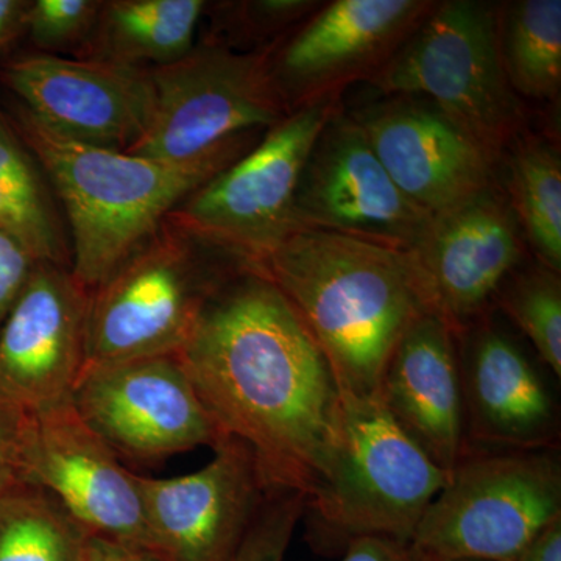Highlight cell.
<instances>
[{"instance_id":"cell-1","label":"cell","mask_w":561,"mask_h":561,"mask_svg":"<svg viewBox=\"0 0 561 561\" xmlns=\"http://www.w3.org/2000/svg\"><path fill=\"white\" fill-rule=\"evenodd\" d=\"M179 354L221 434L253 454L265 489L309 500L327 483L343 446L342 389L267 276H228Z\"/></svg>"},{"instance_id":"cell-2","label":"cell","mask_w":561,"mask_h":561,"mask_svg":"<svg viewBox=\"0 0 561 561\" xmlns=\"http://www.w3.org/2000/svg\"><path fill=\"white\" fill-rule=\"evenodd\" d=\"M330 362L343 393L378 397L383 368L430 312L408 251L302 228L256 265Z\"/></svg>"},{"instance_id":"cell-3","label":"cell","mask_w":561,"mask_h":561,"mask_svg":"<svg viewBox=\"0 0 561 561\" xmlns=\"http://www.w3.org/2000/svg\"><path fill=\"white\" fill-rule=\"evenodd\" d=\"M9 119L60 203L72 250L70 271L90 291L119 271L192 192L264 135L205 160L171 162L62 138L18 102Z\"/></svg>"},{"instance_id":"cell-4","label":"cell","mask_w":561,"mask_h":561,"mask_svg":"<svg viewBox=\"0 0 561 561\" xmlns=\"http://www.w3.org/2000/svg\"><path fill=\"white\" fill-rule=\"evenodd\" d=\"M448 481L379 397L343 393L341 459L327 483L306 500L309 541L317 552L331 556L367 537L411 545Z\"/></svg>"},{"instance_id":"cell-5","label":"cell","mask_w":561,"mask_h":561,"mask_svg":"<svg viewBox=\"0 0 561 561\" xmlns=\"http://www.w3.org/2000/svg\"><path fill=\"white\" fill-rule=\"evenodd\" d=\"M370 83L434 103L497 162L523 135V103L502 68L497 3L435 2Z\"/></svg>"},{"instance_id":"cell-6","label":"cell","mask_w":561,"mask_h":561,"mask_svg":"<svg viewBox=\"0 0 561 561\" xmlns=\"http://www.w3.org/2000/svg\"><path fill=\"white\" fill-rule=\"evenodd\" d=\"M250 267L165 220L90 295L87 365L179 354L216 290Z\"/></svg>"},{"instance_id":"cell-7","label":"cell","mask_w":561,"mask_h":561,"mask_svg":"<svg viewBox=\"0 0 561 561\" xmlns=\"http://www.w3.org/2000/svg\"><path fill=\"white\" fill-rule=\"evenodd\" d=\"M560 518L559 449L468 446L411 546L421 561H513Z\"/></svg>"},{"instance_id":"cell-8","label":"cell","mask_w":561,"mask_h":561,"mask_svg":"<svg viewBox=\"0 0 561 561\" xmlns=\"http://www.w3.org/2000/svg\"><path fill=\"white\" fill-rule=\"evenodd\" d=\"M153 111L127 153L191 162L261 136L290 113L268 66V49L238 51L214 41L149 69Z\"/></svg>"},{"instance_id":"cell-9","label":"cell","mask_w":561,"mask_h":561,"mask_svg":"<svg viewBox=\"0 0 561 561\" xmlns=\"http://www.w3.org/2000/svg\"><path fill=\"white\" fill-rule=\"evenodd\" d=\"M341 105V95H330L290 111L253 149L192 192L168 219L256 267L301 230L295 195L302 168L317 136Z\"/></svg>"},{"instance_id":"cell-10","label":"cell","mask_w":561,"mask_h":561,"mask_svg":"<svg viewBox=\"0 0 561 561\" xmlns=\"http://www.w3.org/2000/svg\"><path fill=\"white\" fill-rule=\"evenodd\" d=\"M70 401L121 460L151 463L227 438L180 354L84 365Z\"/></svg>"},{"instance_id":"cell-11","label":"cell","mask_w":561,"mask_h":561,"mask_svg":"<svg viewBox=\"0 0 561 561\" xmlns=\"http://www.w3.org/2000/svg\"><path fill=\"white\" fill-rule=\"evenodd\" d=\"M22 472L90 537L149 549L138 474L81 420L70 398L24 412Z\"/></svg>"},{"instance_id":"cell-12","label":"cell","mask_w":561,"mask_h":561,"mask_svg":"<svg viewBox=\"0 0 561 561\" xmlns=\"http://www.w3.org/2000/svg\"><path fill=\"white\" fill-rule=\"evenodd\" d=\"M427 311L456 335L493 312L502 284L524 262L518 220L497 184L431 217L408 250Z\"/></svg>"},{"instance_id":"cell-13","label":"cell","mask_w":561,"mask_h":561,"mask_svg":"<svg viewBox=\"0 0 561 561\" xmlns=\"http://www.w3.org/2000/svg\"><path fill=\"white\" fill-rule=\"evenodd\" d=\"M295 217L301 230L339 232L408 251L432 216L402 194L359 124L341 105L302 168Z\"/></svg>"},{"instance_id":"cell-14","label":"cell","mask_w":561,"mask_h":561,"mask_svg":"<svg viewBox=\"0 0 561 561\" xmlns=\"http://www.w3.org/2000/svg\"><path fill=\"white\" fill-rule=\"evenodd\" d=\"M430 0H334L268 49L276 90L289 111L370 80L419 27Z\"/></svg>"},{"instance_id":"cell-15","label":"cell","mask_w":561,"mask_h":561,"mask_svg":"<svg viewBox=\"0 0 561 561\" xmlns=\"http://www.w3.org/2000/svg\"><path fill=\"white\" fill-rule=\"evenodd\" d=\"M201 470L138 474L149 549L164 561H232L268 491L253 454L224 438Z\"/></svg>"},{"instance_id":"cell-16","label":"cell","mask_w":561,"mask_h":561,"mask_svg":"<svg viewBox=\"0 0 561 561\" xmlns=\"http://www.w3.org/2000/svg\"><path fill=\"white\" fill-rule=\"evenodd\" d=\"M0 81L44 127L103 149L130 150L153 111L146 69L32 51L3 61Z\"/></svg>"},{"instance_id":"cell-17","label":"cell","mask_w":561,"mask_h":561,"mask_svg":"<svg viewBox=\"0 0 561 561\" xmlns=\"http://www.w3.org/2000/svg\"><path fill=\"white\" fill-rule=\"evenodd\" d=\"M348 113L402 194L430 216L496 184L497 161L426 99L382 95Z\"/></svg>"},{"instance_id":"cell-18","label":"cell","mask_w":561,"mask_h":561,"mask_svg":"<svg viewBox=\"0 0 561 561\" xmlns=\"http://www.w3.org/2000/svg\"><path fill=\"white\" fill-rule=\"evenodd\" d=\"M91 291L41 262L0 327V402L22 412L69 400L87 365Z\"/></svg>"},{"instance_id":"cell-19","label":"cell","mask_w":561,"mask_h":561,"mask_svg":"<svg viewBox=\"0 0 561 561\" xmlns=\"http://www.w3.org/2000/svg\"><path fill=\"white\" fill-rule=\"evenodd\" d=\"M491 313L456 335L468 446L559 449L560 416L552 391Z\"/></svg>"},{"instance_id":"cell-20","label":"cell","mask_w":561,"mask_h":561,"mask_svg":"<svg viewBox=\"0 0 561 561\" xmlns=\"http://www.w3.org/2000/svg\"><path fill=\"white\" fill-rule=\"evenodd\" d=\"M386 411L442 471L451 476L468 449L453 328L432 312L394 346L378 390Z\"/></svg>"},{"instance_id":"cell-21","label":"cell","mask_w":561,"mask_h":561,"mask_svg":"<svg viewBox=\"0 0 561 561\" xmlns=\"http://www.w3.org/2000/svg\"><path fill=\"white\" fill-rule=\"evenodd\" d=\"M205 0H102L76 58L131 69L172 65L195 47Z\"/></svg>"},{"instance_id":"cell-22","label":"cell","mask_w":561,"mask_h":561,"mask_svg":"<svg viewBox=\"0 0 561 561\" xmlns=\"http://www.w3.org/2000/svg\"><path fill=\"white\" fill-rule=\"evenodd\" d=\"M0 230L47 264L72 267L60 203L31 149L0 110Z\"/></svg>"},{"instance_id":"cell-23","label":"cell","mask_w":561,"mask_h":561,"mask_svg":"<svg viewBox=\"0 0 561 561\" xmlns=\"http://www.w3.org/2000/svg\"><path fill=\"white\" fill-rule=\"evenodd\" d=\"M497 43L502 68L518 98L540 102L560 98V0L497 5Z\"/></svg>"},{"instance_id":"cell-24","label":"cell","mask_w":561,"mask_h":561,"mask_svg":"<svg viewBox=\"0 0 561 561\" xmlns=\"http://www.w3.org/2000/svg\"><path fill=\"white\" fill-rule=\"evenodd\" d=\"M507 153V201L537 261L561 273V158L538 136L513 140ZM504 153V154H505ZM502 154V157H504Z\"/></svg>"},{"instance_id":"cell-25","label":"cell","mask_w":561,"mask_h":561,"mask_svg":"<svg viewBox=\"0 0 561 561\" xmlns=\"http://www.w3.org/2000/svg\"><path fill=\"white\" fill-rule=\"evenodd\" d=\"M90 538L38 486L22 483L0 496V561H83Z\"/></svg>"},{"instance_id":"cell-26","label":"cell","mask_w":561,"mask_h":561,"mask_svg":"<svg viewBox=\"0 0 561 561\" xmlns=\"http://www.w3.org/2000/svg\"><path fill=\"white\" fill-rule=\"evenodd\" d=\"M494 306L529 339L546 367L561 378V279L542 265H519L497 291Z\"/></svg>"},{"instance_id":"cell-27","label":"cell","mask_w":561,"mask_h":561,"mask_svg":"<svg viewBox=\"0 0 561 561\" xmlns=\"http://www.w3.org/2000/svg\"><path fill=\"white\" fill-rule=\"evenodd\" d=\"M320 5L312 0L208 2L205 14H209L213 27L206 39L238 51L267 50Z\"/></svg>"},{"instance_id":"cell-28","label":"cell","mask_w":561,"mask_h":561,"mask_svg":"<svg viewBox=\"0 0 561 561\" xmlns=\"http://www.w3.org/2000/svg\"><path fill=\"white\" fill-rule=\"evenodd\" d=\"M102 0H31L25 36L39 54L76 57L98 21Z\"/></svg>"},{"instance_id":"cell-29","label":"cell","mask_w":561,"mask_h":561,"mask_svg":"<svg viewBox=\"0 0 561 561\" xmlns=\"http://www.w3.org/2000/svg\"><path fill=\"white\" fill-rule=\"evenodd\" d=\"M305 505L306 497L300 493H268L232 561H284Z\"/></svg>"},{"instance_id":"cell-30","label":"cell","mask_w":561,"mask_h":561,"mask_svg":"<svg viewBox=\"0 0 561 561\" xmlns=\"http://www.w3.org/2000/svg\"><path fill=\"white\" fill-rule=\"evenodd\" d=\"M39 264L18 239L0 230V327Z\"/></svg>"},{"instance_id":"cell-31","label":"cell","mask_w":561,"mask_h":561,"mask_svg":"<svg viewBox=\"0 0 561 561\" xmlns=\"http://www.w3.org/2000/svg\"><path fill=\"white\" fill-rule=\"evenodd\" d=\"M24 412L0 402V496L24 482L22 472Z\"/></svg>"},{"instance_id":"cell-32","label":"cell","mask_w":561,"mask_h":561,"mask_svg":"<svg viewBox=\"0 0 561 561\" xmlns=\"http://www.w3.org/2000/svg\"><path fill=\"white\" fill-rule=\"evenodd\" d=\"M342 561H421L409 542L389 538H359L343 551Z\"/></svg>"},{"instance_id":"cell-33","label":"cell","mask_w":561,"mask_h":561,"mask_svg":"<svg viewBox=\"0 0 561 561\" xmlns=\"http://www.w3.org/2000/svg\"><path fill=\"white\" fill-rule=\"evenodd\" d=\"M83 561H164L149 549L91 537Z\"/></svg>"},{"instance_id":"cell-34","label":"cell","mask_w":561,"mask_h":561,"mask_svg":"<svg viewBox=\"0 0 561 561\" xmlns=\"http://www.w3.org/2000/svg\"><path fill=\"white\" fill-rule=\"evenodd\" d=\"M31 0H0V54L25 36Z\"/></svg>"},{"instance_id":"cell-35","label":"cell","mask_w":561,"mask_h":561,"mask_svg":"<svg viewBox=\"0 0 561 561\" xmlns=\"http://www.w3.org/2000/svg\"><path fill=\"white\" fill-rule=\"evenodd\" d=\"M513 561H561V518L545 527Z\"/></svg>"}]
</instances>
